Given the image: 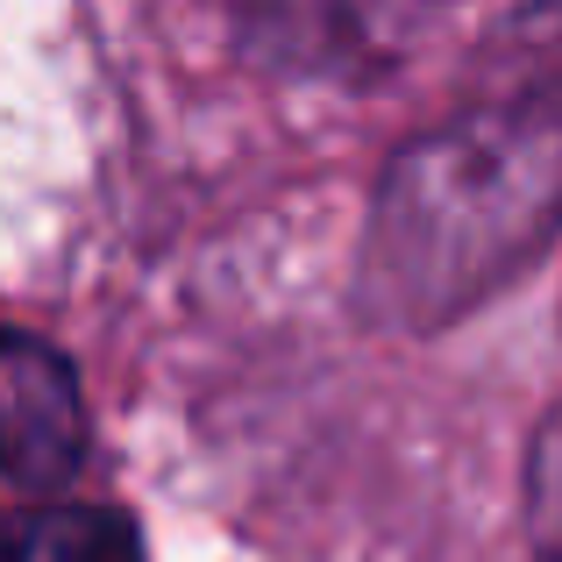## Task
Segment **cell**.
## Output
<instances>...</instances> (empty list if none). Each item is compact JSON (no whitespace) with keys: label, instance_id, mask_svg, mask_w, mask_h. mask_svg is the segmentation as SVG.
<instances>
[{"label":"cell","instance_id":"obj_1","mask_svg":"<svg viewBox=\"0 0 562 562\" xmlns=\"http://www.w3.org/2000/svg\"><path fill=\"white\" fill-rule=\"evenodd\" d=\"M562 235V93L498 100L413 136L384 165L357 249V314L441 335Z\"/></svg>","mask_w":562,"mask_h":562},{"label":"cell","instance_id":"obj_2","mask_svg":"<svg viewBox=\"0 0 562 562\" xmlns=\"http://www.w3.org/2000/svg\"><path fill=\"white\" fill-rule=\"evenodd\" d=\"M0 463L22 498H50L86 463V398L43 335L14 328L0 349Z\"/></svg>","mask_w":562,"mask_h":562},{"label":"cell","instance_id":"obj_3","mask_svg":"<svg viewBox=\"0 0 562 562\" xmlns=\"http://www.w3.org/2000/svg\"><path fill=\"white\" fill-rule=\"evenodd\" d=\"M413 0H221L235 43L263 71H363L398 50Z\"/></svg>","mask_w":562,"mask_h":562},{"label":"cell","instance_id":"obj_4","mask_svg":"<svg viewBox=\"0 0 562 562\" xmlns=\"http://www.w3.org/2000/svg\"><path fill=\"white\" fill-rule=\"evenodd\" d=\"M8 562H150L143 527L122 506H29L8 535Z\"/></svg>","mask_w":562,"mask_h":562},{"label":"cell","instance_id":"obj_5","mask_svg":"<svg viewBox=\"0 0 562 562\" xmlns=\"http://www.w3.org/2000/svg\"><path fill=\"white\" fill-rule=\"evenodd\" d=\"M520 520L535 562H562V406L527 441V477H520Z\"/></svg>","mask_w":562,"mask_h":562}]
</instances>
